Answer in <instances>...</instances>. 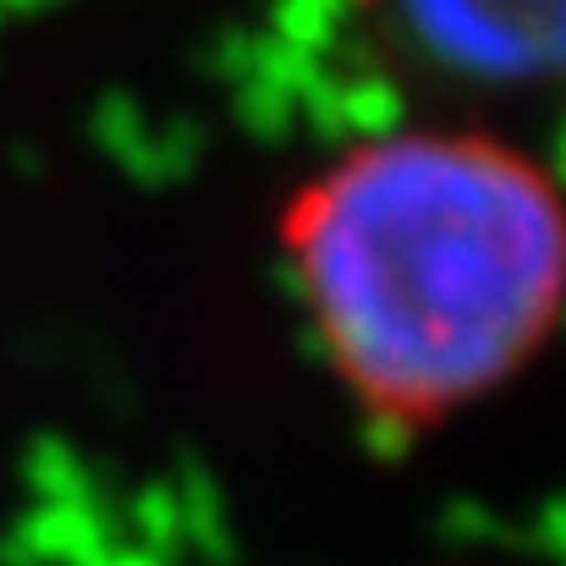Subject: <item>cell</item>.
Wrapping results in <instances>:
<instances>
[{
	"label": "cell",
	"mask_w": 566,
	"mask_h": 566,
	"mask_svg": "<svg viewBox=\"0 0 566 566\" xmlns=\"http://www.w3.org/2000/svg\"><path fill=\"white\" fill-rule=\"evenodd\" d=\"M314 347L385 434H434L566 331V188L490 127L418 122L347 144L275 209Z\"/></svg>",
	"instance_id": "obj_1"
},
{
	"label": "cell",
	"mask_w": 566,
	"mask_h": 566,
	"mask_svg": "<svg viewBox=\"0 0 566 566\" xmlns=\"http://www.w3.org/2000/svg\"><path fill=\"white\" fill-rule=\"evenodd\" d=\"M401 72L457 94L566 88V0H375Z\"/></svg>",
	"instance_id": "obj_2"
}]
</instances>
